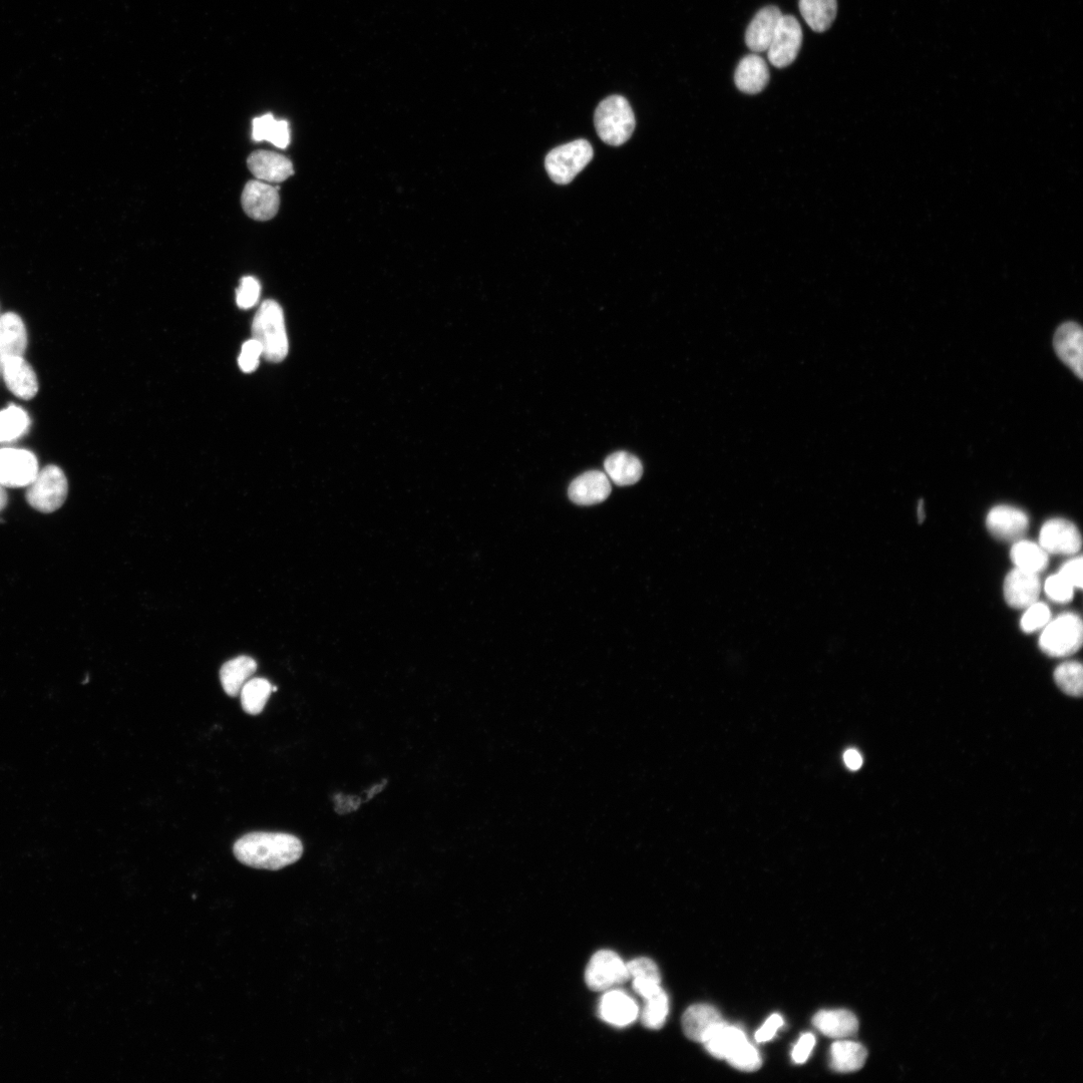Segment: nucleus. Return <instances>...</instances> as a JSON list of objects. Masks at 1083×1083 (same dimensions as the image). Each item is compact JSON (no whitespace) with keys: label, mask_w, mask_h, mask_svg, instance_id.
Listing matches in <instances>:
<instances>
[{"label":"nucleus","mask_w":1083,"mask_h":1083,"mask_svg":"<svg viewBox=\"0 0 1083 1083\" xmlns=\"http://www.w3.org/2000/svg\"><path fill=\"white\" fill-rule=\"evenodd\" d=\"M1041 591L1038 574L1018 568L1012 570L1004 581V596L1009 606L1026 609L1036 603Z\"/></svg>","instance_id":"14"},{"label":"nucleus","mask_w":1083,"mask_h":1083,"mask_svg":"<svg viewBox=\"0 0 1083 1083\" xmlns=\"http://www.w3.org/2000/svg\"><path fill=\"white\" fill-rule=\"evenodd\" d=\"M611 494L608 476L599 471L587 472L575 479L569 487L572 502L592 506L604 502Z\"/></svg>","instance_id":"18"},{"label":"nucleus","mask_w":1083,"mask_h":1083,"mask_svg":"<svg viewBox=\"0 0 1083 1083\" xmlns=\"http://www.w3.org/2000/svg\"><path fill=\"white\" fill-rule=\"evenodd\" d=\"M746 1039L747 1035L741 1028L722 1021L703 1044L713 1057L726 1059L730 1052Z\"/></svg>","instance_id":"28"},{"label":"nucleus","mask_w":1083,"mask_h":1083,"mask_svg":"<svg viewBox=\"0 0 1083 1083\" xmlns=\"http://www.w3.org/2000/svg\"><path fill=\"white\" fill-rule=\"evenodd\" d=\"M1039 542L1047 554L1054 555L1076 554L1082 545L1076 526L1063 519L1047 521L1041 528Z\"/></svg>","instance_id":"11"},{"label":"nucleus","mask_w":1083,"mask_h":1083,"mask_svg":"<svg viewBox=\"0 0 1083 1083\" xmlns=\"http://www.w3.org/2000/svg\"><path fill=\"white\" fill-rule=\"evenodd\" d=\"M600 1018L617 1027L632 1024L639 1015V1008L632 997L621 990L607 991L598 1005Z\"/></svg>","instance_id":"17"},{"label":"nucleus","mask_w":1083,"mask_h":1083,"mask_svg":"<svg viewBox=\"0 0 1083 1083\" xmlns=\"http://www.w3.org/2000/svg\"><path fill=\"white\" fill-rule=\"evenodd\" d=\"M844 762L851 771H858L863 766L862 755L855 749H850L844 754Z\"/></svg>","instance_id":"44"},{"label":"nucleus","mask_w":1083,"mask_h":1083,"mask_svg":"<svg viewBox=\"0 0 1083 1083\" xmlns=\"http://www.w3.org/2000/svg\"><path fill=\"white\" fill-rule=\"evenodd\" d=\"M39 472V462L34 453L22 449L0 450V484L4 487H28Z\"/></svg>","instance_id":"8"},{"label":"nucleus","mask_w":1083,"mask_h":1083,"mask_svg":"<svg viewBox=\"0 0 1083 1083\" xmlns=\"http://www.w3.org/2000/svg\"><path fill=\"white\" fill-rule=\"evenodd\" d=\"M1053 345L1058 357L1082 379L1083 335L1081 327L1074 322L1063 323L1055 332Z\"/></svg>","instance_id":"15"},{"label":"nucleus","mask_w":1083,"mask_h":1083,"mask_svg":"<svg viewBox=\"0 0 1083 1083\" xmlns=\"http://www.w3.org/2000/svg\"><path fill=\"white\" fill-rule=\"evenodd\" d=\"M31 425V418L23 408L10 405L0 411V443L21 439L29 432Z\"/></svg>","instance_id":"31"},{"label":"nucleus","mask_w":1083,"mask_h":1083,"mask_svg":"<svg viewBox=\"0 0 1083 1083\" xmlns=\"http://www.w3.org/2000/svg\"><path fill=\"white\" fill-rule=\"evenodd\" d=\"M867 1057V1049L855 1041L839 1040L831 1047V1066L837 1072L858 1071L865 1065Z\"/></svg>","instance_id":"27"},{"label":"nucleus","mask_w":1083,"mask_h":1083,"mask_svg":"<svg viewBox=\"0 0 1083 1083\" xmlns=\"http://www.w3.org/2000/svg\"><path fill=\"white\" fill-rule=\"evenodd\" d=\"M815 1044L816 1038L812 1033L802 1035L792 1053L794 1061L797 1064L805 1063L811 1055Z\"/></svg>","instance_id":"42"},{"label":"nucleus","mask_w":1083,"mask_h":1083,"mask_svg":"<svg viewBox=\"0 0 1083 1083\" xmlns=\"http://www.w3.org/2000/svg\"><path fill=\"white\" fill-rule=\"evenodd\" d=\"M668 1012V996L661 988L657 993L645 999L641 1012L642 1024L649 1029H660L666 1021Z\"/></svg>","instance_id":"33"},{"label":"nucleus","mask_w":1083,"mask_h":1083,"mask_svg":"<svg viewBox=\"0 0 1083 1083\" xmlns=\"http://www.w3.org/2000/svg\"><path fill=\"white\" fill-rule=\"evenodd\" d=\"M28 347L24 320L15 312L0 315V363L8 356H23Z\"/></svg>","instance_id":"20"},{"label":"nucleus","mask_w":1083,"mask_h":1083,"mask_svg":"<svg viewBox=\"0 0 1083 1083\" xmlns=\"http://www.w3.org/2000/svg\"><path fill=\"white\" fill-rule=\"evenodd\" d=\"M245 213L254 220L268 221L276 216L280 206L278 188L256 180L246 184L242 193Z\"/></svg>","instance_id":"12"},{"label":"nucleus","mask_w":1083,"mask_h":1083,"mask_svg":"<svg viewBox=\"0 0 1083 1083\" xmlns=\"http://www.w3.org/2000/svg\"><path fill=\"white\" fill-rule=\"evenodd\" d=\"M1050 621V610L1043 603H1034L1028 608L1021 619V629L1025 633H1032L1045 627Z\"/></svg>","instance_id":"36"},{"label":"nucleus","mask_w":1083,"mask_h":1083,"mask_svg":"<svg viewBox=\"0 0 1083 1083\" xmlns=\"http://www.w3.org/2000/svg\"><path fill=\"white\" fill-rule=\"evenodd\" d=\"M236 859L245 866L278 871L296 863L303 854L301 841L290 834L256 832L240 838L233 847Z\"/></svg>","instance_id":"1"},{"label":"nucleus","mask_w":1083,"mask_h":1083,"mask_svg":"<svg viewBox=\"0 0 1083 1083\" xmlns=\"http://www.w3.org/2000/svg\"><path fill=\"white\" fill-rule=\"evenodd\" d=\"M1074 587L1059 573L1050 576L1044 586L1047 596L1059 603L1069 602L1073 597Z\"/></svg>","instance_id":"38"},{"label":"nucleus","mask_w":1083,"mask_h":1083,"mask_svg":"<svg viewBox=\"0 0 1083 1083\" xmlns=\"http://www.w3.org/2000/svg\"><path fill=\"white\" fill-rule=\"evenodd\" d=\"M783 16L775 6L766 7L756 15L746 33V44L751 51L760 54L769 50Z\"/></svg>","instance_id":"19"},{"label":"nucleus","mask_w":1083,"mask_h":1083,"mask_svg":"<svg viewBox=\"0 0 1083 1083\" xmlns=\"http://www.w3.org/2000/svg\"><path fill=\"white\" fill-rule=\"evenodd\" d=\"M604 468L611 481L621 487L636 484L643 473L639 459L626 452H617L609 456L604 463Z\"/></svg>","instance_id":"24"},{"label":"nucleus","mask_w":1083,"mask_h":1083,"mask_svg":"<svg viewBox=\"0 0 1083 1083\" xmlns=\"http://www.w3.org/2000/svg\"><path fill=\"white\" fill-rule=\"evenodd\" d=\"M1010 557L1016 568L1035 574L1044 571L1048 565V554L1040 545L1030 541L1015 542Z\"/></svg>","instance_id":"30"},{"label":"nucleus","mask_w":1083,"mask_h":1083,"mask_svg":"<svg viewBox=\"0 0 1083 1083\" xmlns=\"http://www.w3.org/2000/svg\"><path fill=\"white\" fill-rule=\"evenodd\" d=\"M722 1021L724 1020L720 1013L713 1006L696 1004L690 1006L683 1014L682 1026L689 1039L703 1043Z\"/></svg>","instance_id":"21"},{"label":"nucleus","mask_w":1083,"mask_h":1083,"mask_svg":"<svg viewBox=\"0 0 1083 1083\" xmlns=\"http://www.w3.org/2000/svg\"><path fill=\"white\" fill-rule=\"evenodd\" d=\"M1075 589L1082 588V558L1078 557L1066 562L1058 572Z\"/></svg>","instance_id":"41"},{"label":"nucleus","mask_w":1083,"mask_h":1083,"mask_svg":"<svg viewBox=\"0 0 1083 1083\" xmlns=\"http://www.w3.org/2000/svg\"><path fill=\"white\" fill-rule=\"evenodd\" d=\"M803 38L799 21L793 16H783L767 51L771 64L779 69L791 66L801 51Z\"/></svg>","instance_id":"9"},{"label":"nucleus","mask_w":1083,"mask_h":1083,"mask_svg":"<svg viewBox=\"0 0 1083 1083\" xmlns=\"http://www.w3.org/2000/svg\"><path fill=\"white\" fill-rule=\"evenodd\" d=\"M986 525L995 538L1007 542H1017L1028 531L1029 519L1023 511L1017 508L998 506L989 512Z\"/></svg>","instance_id":"13"},{"label":"nucleus","mask_w":1083,"mask_h":1083,"mask_svg":"<svg viewBox=\"0 0 1083 1083\" xmlns=\"http://www.w3.org/2000/svg\"><path fill=\"white\" fill-rule=\"evenodd\" d=\"M594 123L600 139L610 146H621L632 136L636 122L628 101L622 96L603 100L596 109Z\"/></svg>","instance_id":"3"},{"label":"nucleus","mask_w":1083,"mask_h":1083,"mask_svg":"<svg viewBox=\"0 0 1083 1083\" xmlns=\"http://www.w3.org/2000/svg\"><path fill=\"white\" fill-rule=\"evenodd\" d=\"M9 503L8 493L6 487L0 484V512L4 511Z\"/></svg>","instance_id":"45"},{"label":"nucleus","mask_w":1083,"mask_h":1083,"mask_svg":"<svg viewBox=\"0 0 1083 1083\" xmlns=\"http://www.w3.org/2000/svg\"><path fill=\"white\" fill-rule=\"evenodd\" d=\"M253 339L259 342L262 356L280 363L288 354L289 343L281 306L268 299L259 307L252 323Z\"/></svg>","instance_id":"2"},{"label":"nucleus","mask_w":1083,"mask_h":1083,"mask_svg":"<svg viewBox=\"0 0 1083 1083\" xmlns=\"http://www.w3.org/2000/svg\"><path fill=\"white\" fill-rule=\"evenodd\" d=\"M1083 641L1082 621L1074 613H1064L1045 626L1039 647L1051 657H1066L1077 652Z\"/></svg>","instance_id":"5"},{"label":"nucleus","mask_w":1083,"mask_h":1083,"mask_svg":"<svg viewBox=\"0 0 1083 1083\" xmlns=\"http://www.w3.org/2000/svg\"><path fill=\"white\" fill-rule=\"evenodd\" d=\"M256 670L257 663L249 656H239L227 661L220 670L224 691L231 697L238 696Z\"/></svg>","instance_id":"25"},{"label":"nucleus","mask_w":1083,"mask_h":1083,"mask_svg":"<svg viewBox=\"0 0 1083 1083\" xmlns=\"http://www.w3.org/2000/svg\"><path fill=\"white\" fill-rule=\"evenodd\" d=\"M770 78L767 62L759 55L753 54L740 62L735 74V83L741 92L757 95L766 89Z\"/></svg>","instance_id":"22"},{"label":"nucleus","mask_w":1083,"mask_h":1083,"mask_svg":"<svg viewBox=\"0 0 1083 1083\" xmlns=\"http://www.w3.org/2000/svg\"><path fill=\"white\" fill-rule=\"evenodd\" d=\"M629 980L626 963L615 952L601 950L595 953L585 972L587 986L597 992L607 991Z\"/></svg>","instance_id":"7"},{"label":"nucleus","mask_w":1083,"mask_h":1083,"mask_svg":"<svg viewBox=\"0 0 1083 1083\" xmlns=\"http://www.w3.org/2000/svg\"><path fill=\"white\" fill-rule=\"evenodd\" d=\"M247 164L257 180L265 183H282L294 174L291 161L275 152L256 151L249 156Z\"/></svg>","instance_id":"16"},{"label":"nucleus","mask_w":1083,"mask_h":1083,"mask_svg":"<svg viewBox=\"0 0 1083 1083\" xmlns=\"http://www.w3.org/2000/svg\"><path fill=\"white\" fill-rule=\"evenodd\" d=\"M262 356V348L258 341L250 339L242 345L241 353L239 355L238 364L242 372L246 374L253 373L259 366V360Z\"/></svg>","instance_id":"40"},{"label":"nucleus","mask_w":1083,"mask_h":1083,"mask_svg":"<svg viewBox=\"0 0 1083 1083\" xmlns=\"http://www.w3.org/2000/svg\"><path fill=\"white\" fill-rule=\"evenodd\" d=\"M252 137L256 142L267 141L279 149H286L290 144L289 124L270 114L264 115L254 119Z\"/></svg>","instance_id":"29"},{"label":"nucleus","mask_w":1083,"mask_h":1083,"mask_svg":"<svg viewBox=\"0 0 1083 1083\" xmlns=\"http://www.w3.org/2000/svg\"><path fill=\"white\" fill-rule=\"evenodd\" d=\"M594 152L586 140H576L552 150L545 167L553 182L567 185L591 162Z\"/></svg>","instance_id":"6"},{"label":"nucleus","mask_w":1083,"mask_h":1083,"mask_svg":"<svg viewBox=\"0 0 1083 1083\" xmlns=\"http://www.w3.org/2000/svg\"><path fill=\"white\" fill-rule=\"evenodd\" d=\"M813 1024L824 1035L838 1039L854 1036L859 1030L857 1016L845 1009L822 1010L814 1016Z\"/></svg>","instance_id":"23"},{"label":"nucleus","mask_w":1083,"mask_h":1083,"mask_svg":"<svg viewBox=\"0 0 1083 1083\" xmlns=\"http://www.w3.org/2000/svg\"><path fill=\"white\" fill-rule=\"evenodd\" d=\"M0 374L17 398L31 401L38 395V377L24 356L5 357L0 363Z\"/></svg>","instance_id":"10"},{"label":"nucleus","mask_w":1083,"mask_h":1083,"mask_svg":"<svg viewBox=\"0 0 1083 1083\" xmlns=\"http://www.w3.org/2000/svg\"><path fill=\"white\" fill-rule=\"evenodd\" d=\"M918 519H919L920 524H922L925 521V507H924V501L923 500H921L920 503H919Z\"/></svg>","instance_id":"46"},{"label":"nucleus","mask_w":1083,"mask_h":1083,"mask_svg":"<svg viewBox=\"0 0 1083 1083\" xmlns=\"http://www.w3.org/2000/svg\"><path fill=\"white\" fill-rule=\"evenodd\" d=\"M69 494V483L64 471L50 465L39 472L34 482L28 486L26 498L29 505L44 514L58 511L65 504Z\"/></svg>","instance_id":"4"},{"label":"nucleus","mask_w":1083,"mask_h":1083,"mask_svg":"<svg viewBox=\"0 0 1083 1083\" xmlns=\"http://www.w3.org/2000/svg\"><path fill=\"white\" fill-rule=\"evenodd\" d=\"M726 1059L735 1068L747 1072L757 1071L762 1066L761 1054L748 1038L732 1050Z\"/></svg>","instance_id":"35"},{"label":"nucleus","mask_w":1083,"mask_h":1083,"mask_svg":"<svg viewBox=\"0 0 1083 1083\" xmlns=\"http://www.w3.org/2000/svg\"><path fill=\"white\" fill-rule=\"evenodd\" d=\"M1054 680L1064 693L1070 696H1080L1083 690L1081 664L1075 661L1060 664L1054 671Z\"/></svg>","instance_id":"34"},{"label":"nucleus","mask_w":1083,"mask_h":1083,"mask_svg":"<svg viewBox=\"0 0 1083 1083\" xmlns=\"http://www.w3.org/2000/svg\"><path fill=\"white\" fill-rule=\"evenodd\" d=\"M799 7L804 20L816 33L827 32L838 14L837 0H800Z\"/></svg>","instance_id":"26"},{"label":"nucleus","mask_w":1083,"mask_h":1083,"mask_svg":"<svg viewBox=\"0 0 1083 1083\" xmlns=\"http://www.w3.org/2000/svg\"><path fill=\"white\" fill-rule=\"evenodd\" d=\"M784 1020L780 1014H773L766 1023L757 1031L756 1040L760 1043L770 1041L777 1031L783 1026Z\"/></svg>","instance_id":"43"},{"label":"nucleus","mask_w":1083,"mask_h":1083,"mask_svg":"<svg viewBox=\"0 0 1083 1083\" xmlns=\"http://www.w3.org/2000/svg\"><path fill=\"white\" fill-rule=\"evenodd\" d=\"M261 286L259 281L251 276L242 278L236 291V301L241 309L252 308L259 300Z\"/></svg>","instance_id":"37"},{"label":"nucleus","mask_w":1083,"mask_h":1083,"mask_svg":"<svg viewBox=\"0 0 1083 1083\" xmlns=\"http://www.w3.org/2000/svg\"><path fill=\"white\" fill-rule=\"evenodd\" d=\"M629 980L644 979L661 983L657 965L649 958H637L626 964Z\"/></svg>","instance_id":"39"},{"label":"nucleus","mask_w":1083,"mask_h":1083,"mask_svg":"<svg viewBox=\"0 0 1083 1083\" xmlns=\"http://www.w3.org/2000/svg\"><path fill=\"white\" fill-rule=\"evenodd\" d=\"M276 691L277 687L265 678L249 679L239 694L244 711L251 715L260 714L270 695Z\"/></svg>","instance_id":"32"}]
</instances>
